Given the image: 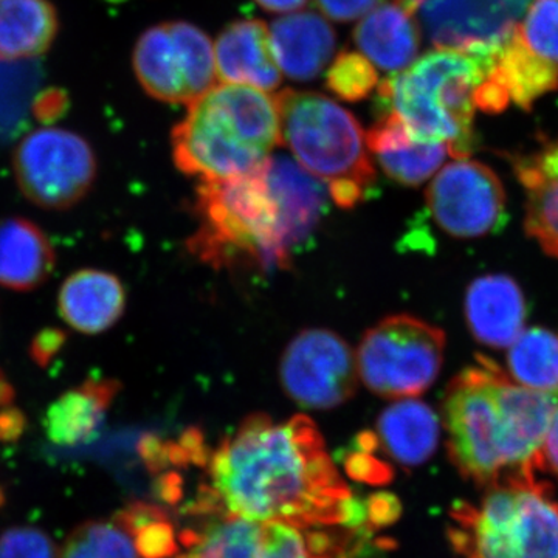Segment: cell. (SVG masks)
I'll return each instance as SVG.
<instances>
[{"label":"cell","mask_w":558,"mask_h":558,"mask_svg":"<svg viewBox=\"0 0 558 558\" xmlns=\"http://www.w3.org/2000/svg\"><path fill=\"white\" fill-rule=\"evenodd\" d=\"M39 84L40 70L32 61L0 60V145L24 132Z\"/></svg>","instance_id":"obj_28"},{"label":"cell","mask_w":558,"mask_h":558,"mask_svg":"<svg viewBox=\"0 0 558 558\" xmlns=\"http://www.w3.org/2000/svg\"><path fill=\"white\" fill-rule=\"evenodd\" d=\"M279 379L303 409L332 410L357 389V360L351 347L328 329L300 332L282 354Z\"/></svg>","instance_id":"obj_12"},{"label":"cell","mask_w":558,"mask_h":558,"mask_svg":"<svg viewBox=\"0 0 558 558\" xmlns=\"http://www.w3.org/2000/svg\"><path fill=\"white\" fill-rule=\"evenodd\" d=\"M517 31L529 50L558 68V0H532Z\"/></svg>","instance_id":"obj_32"},{"label":"cell","mask_w":558,"mask_h":558,"mask_svg":"<svg viewBox=\"0 0 558 558\" xmlns=\"http://www.w3.org/2000/svg\"><path fill=\"white\" fill-rule=\"evenodd\" d=\"M325 199L322 182L284 156H270L242 178L201 180L190 252L216 269H284L317 226Z\"/></svg>","instance_id":"obj_2"},{"label":"cell","mask_w":558,"mask_h":558,"mask_svg":"<svg viewBox=\"0 0 558 558\" xmlns=\"http://www.w3.org/2000/svg\"><path fill=\"white\" fill-rule=\"evenodd\" d=\"M427 205L439 229L462 240L498 233L508 222L501 180L469 157L438 172L429 183Z\"/></svg>","instance_id":"obj_13"},{"label":"cell","mask_w":558,"mask_h":558,"mask_svg":"<svg viewBox=\"0 0 558 558\" xmlns=\"http://www.w3.org/2000/svg\"><path fill=\"white\" fill-rule=\"evenodd\" d=\"M557 89V65L529 50L515 27L508 38L497 44L486 75L476 89V109L501 113L513 102L531 110L535 101Z\"/></svg>","instance_id":"obj_15"},{"label":"cell","mask_w":558,"mask_h":558,"mask_svg":"<svg viewBox=\"0 0 558 558\" xmlns=\"http://www.w3.org/2000/svg\"><path fill=\"white\" fill-rule=\"evenodd\" d=\"M505 371L492 360L458 374L444 398V427L451 462L465 480L492 487L501 481L529 475L520 461L501 379Z\"/></svg>","instance_id":"obj_7"},{"label":"cell","mask_w":558,"mask_h":558,"mask_svg":"<svg viewBox=\"0 0 558 558\" xmlns=\"http://www.w3.org/2000/svg\"><path fill=\"white\" fill-rule=\"evenodd\" d=\"M0 558H58V553L46 532L16 526L0 535Z\"/></svg>","instance_id":"obj_34"},{"label":"cell","mask_w":558,"mask_h":558,"mask_svg":"<svg viewBox=\"0 0 558 558\" xmlns=\"http://www.w3.org/2000/svg\"><path fill=\"white\" fill-rule=\"evenodd\" d=\"M444 352L442 329L413 315H392L363 336L359 376L380 398H417L438 379Z\"/></svg>","instance_id":"obj_8"},{"label":"cell","mask_w":558,"mask_h":558,"mask_svg":"<svg viewBox=\"0 0 558 558\" xmlns=\"http://www.w3.org/2000/svg\"><path fill=\"white\" fill-rule=\"evenodd\" d=\"M270 36L279 69L290 80L317 78L336 53V32L314 11L279 17L271 24Z\"/></svg>","instance_id":"obj_22"},{"label":"cell","mask_w":558,"mask_h":558,"mask_svg":"<svg viewBox=\"0 0 558 558\" xmlns=\"http://www.w3.org/2000/svg\"><path fill=\"white\" fill-rule=\"evenodd\" d=\"M68 106L69 100L64 92L58 89L44 90L36 95L32 113L40 123H53V121L61 119Z\"/></svg>","instance_id":"obj_38"},{"label":"cell","mask_w":558,"mask_h":558,"mask_svg":"<svg viewBox=\"0 0 558 558\" xmlns=\"http://www.w3.org/2000/svg\"><path fill=\"white\" fill-rule=\"evenodd\" d=\"M61 558H140L131 535L113 521H87L70 534Z\"/></svg>","instance_id":"obj_30"},{"label":"cell","mask_w":558,"mask_h":558,"mask_svg":"<svg viewBox=\"0 0 558 558\" xmlns=\"http://www.w3.org/2000/svg\"><path fill=\"white\" fill-rule=\"evenodd\" d=\"M450 520L462 558H558V499L537 475L488 487L480 505L458 502Z\"/></svg>","instance_id":"obj_5"},{"label":"cell","mask_w":558,"mask_h":558,"mask_svg":"<svg viewBox=\"0 0 558 558\" xmlns=\"http://www.w3.org/2000/svg\"><path fill=\"white\" fill-rule=\"evenodd\" d=\"M379 84L373 62L357 51H341L326 73V86L340 100L355 102L368 98Z\"/></svg>","instance_id":"obj_31"},{"label":"cell","mask_w":558,"mask_h":558,"mask_svg":"<svg viewBox=\"0 0 558 558\" xmlns=\"http://www.w3.org/2000/svg\"><path fill=\"white\" fill-rule=\"evenodd\" d=\"M120 389V381L113 379H87L62 392L44 416L47 438L65 449L89 442L100 432Z\"/></svg>","instance_id":"obj_23"},{"label":"cell","mask_w":558,"mask_h":558,"mask_svg":"<svg viewBox=\"0 0 558 558\" xmlns=\"http://www.w3.org/2000/svg\"><path fill=\"white\" fill-rule=\"evenodd\" d=\"M379 449L376 433H360L343 457V465L349 478L369 484V486H384L391 483L395 480V469L377 457Z\"/></svg>","instance_id":"obj_33"},{"label":"cell","mask_w":558,"mask_h":558,"mask_svg":"<svg viewBox=\"0 0 558 558\" xmlns=\"http://www.w3.org/2000/svg\"><path fill=\"white\" fill-rule=\"evenodd\" d=\"M117 523L131 535L140 558H172L179 553L174 523L160 506L134 501L116 513Z\"/></svg>","instance_id":"obj_29"},{"label":"cell","mask_w":558,"mask_h":558,"mask_svg":"<svg viewBox=\"0 0 558 558\" xmlns=\"http://www.w3.org/2000/svg\"><path fill=\"white\" fill-rule=\"evenodd\" d=\"M255 2L269 13L289 14L303 9L310 0H255Z\"/></svg>","instance_id":"obj_41"},{"label":"cell","mask_w":558,"mask_h":558,"mask_svg":"<svg viewBox=\"0 0 558 558\" xmlns=\"http://www.w3.org/2000/svg\"><path fill=\"white\" fill-rule=\"evenodd\" d=\"M326 17L336 22L362 20L379 0H315Z\"/></svg>","instance_id":"obj_37"},{"label":"cell","mask_w":558,"mask_h":558,"mask_svg":"<svg viewBox=\"0 0 558 558\" xmlns=\"http://www.w3.org/2000/svg\"><path fill=\"white\" fill-rule=\"evenodd\" d=\"M509 377L558 403V330L529 328L508 352Z\"/></svg>","instance_id":"obj_27"},{"label":"cell","mask_w":558,"mask_h":558,"mask_svg":"<svg viewBox=\"0 0 558 558\" xmlns=\"http://www.w3.org/2000/svg\"><path fill=\"white\" fill-rule=\"evenodd\" d=\"M277 97L282 143L300 167L328 186L340 208L357 207L376 180L360 121L317 92L286 89Z\"/></svg>","instance_id":"obj_6"},{"label":"cell","mask_w":558,"mask_h":558,"mask_svg":"<svg viewBox=\"0 0 558 558\" xmlns=\"http://www.w3.org/2000/svg\"><path fill=\"white\" fill-rule=\"evenodd\" d=\"M543 472H550L558 476V403L550 416L548 432L542 449Z\"/></svg>","instance_id":"obj_40"},{"label":"cell","mask_w":558,"mask_h":558,"mask_svg":"<svg viewBox=\"0 0 558 558\" xmlns=\"http://www.w3.org/2000/svg\"><path fill=\"white\" fill-rule=\"evenodd\" d=\"M68 343V332L60 328H44L40 329L33 340L31 348H28V355L36 366L39 368H47L51 360L57 357L58 352Z\"/></svg>","instance_id":"obj_36"},{"label":"cell","mask_w":558,"mask_h":558,"mask_svg":"<svg viewBox=\"0 0 558 558\" xmlns=\"http://www.w3.org/2000/svg\"><path fill=\"white\" fill-rule=\"evenodd\" d=\"M512 167L526 191V233L558 259V138L535 153L512 157Z\"/></svg>","instance_id":"obj_21"},{"label":"cell","mask_w":558,"mask_h":558,"mask_svg":"<svg viewBox=\"0 0 558 558\" xmlns=\"http://www.w3.org/2000/svg\"><path fill=\"white\" fill-rule=\"evenodd\" d=\"M216 75L222 83L274 90L281 84L270 28L259 20L227 25L215 44Z\"/></svg>","instance_id":"obj_16"},{"label":"cell","mask_w":558,"mask_h":558,"mask_svg":"<svg viewBox=\"0 0 558 558\" xmlns=\"http://www.w3.org/2000/svg\"><path fill=\"white\" fill-rule=\"evenodd\" d=\"M354 40L374 65L398 73L417 60L422 32L413 11L396 0L379 3L360 20Z\"/></svg>","instance_id":"obj_20"},{"label":"cell","mask_w":558,"mask_h":558,"mask_svg":"<svg viewBox=\"0 0 558 558\" xmlns=\"http://www.w3.org/2000/svg\"><path fill=\"white\" fill-rule=\"evenodd\" d=\"M57 266V253L31 219H0V286L16 292L40 288Z\"/></svg>","instance_id":"obj_24"},{"label":"cell","mask_w":558,"mask_h":558,"mask_svg":"<svg viewBox=\"0 0 558 558\" xmlns=\"http://www.w3.org/2000/svg\"><path fill=\"white\" fill-rule=\"evenodd\" d=\"M58 28L50 0H0V60H35L50 49Z\"/></svg>","instance_id":"obj_26"},{"label":"cell","mask_w":558,"mask_h":558,"mask_svg":"<svg viewBox=\"0 0 558 558\" xmlns=\"http://www.w3.org/2000/svg\"><path fill=\"white\" fill-rule=\"evenodd\" d=\"M352 495L311 417L256 413L211 450L207 480L185 512L333 527L343 526Z\"/></svg>","instance_id":"obj_1"},{"label":"cell","mask_w":558,"mask_h":558,"mask_svg":"<svg viewBox=\"0 0 558 558\" xmlns=\"http://www.w3.org/2000/svg\"><path fill=\"white\" fill-rule=\"evenodd\" d=\"M377 439L402 468H418L435 454L439 444V417L416 398L399 399L377 418Z\"/></svg>","instance_id":"obj_25"},{"label":"cell","mask_w":558,"mask_h":558,"mask_svg":"<svg viewBox=\"0 0 558 558\" xmlns=\"http://www.w3.org/2000/svg\"><path fill=\"white\" fill-rule=\"evenodd\" d=\"M179 534L172 558H348L349 529H303L277 521L209 517Z\"/></svg>","instance_id":"obj_9"},{"label":"cell","mask_w":558,"mask_h":558,"mask_svg":"<svg viewBox=\"0 0 558 558\" xmlns=\"http://www.w3.org/2000/svg\"><path fill=\"white\" fill-rule=\"evenodd\" d=\"M366 527L377 531L391 526L402 515V505L395 494L377 492L365 499Z\"/></svg>","instance_id":"obj_35"},{"label":"cell","mask_w":558,"mask_h":558,"mask_svg":"<svg viewBox=\"0 0 558 558\" xmlns=\"http://www.w3.org/2000/svg\"><path fill=\"white\" fill-rule=\"evenodd\" d=\"M27 428V417L16 407H5L0 409V440L2 442H13L24 435Z\"/></svg>","instance_id":"obj_39"},{"label":"cell","mask_w":558,"mask_h":558,"mask_svg":"<svg viewBox=\"0 0 558 558\" xmlns=\"http://www.w3.org/2000/svg\"><path fill=\"white\" fill-rule=\"evenodd\" d=\"M464 311L472 336L494 349L519 339L527 314L520 286L506 275L475 279L465 293Z\"/></svg>","instance_id":"obj_17"},{"label":"cell","mask_w":558,"mask_h":558,"mask_svg":"<svg viewBox=\"0 0 558 558\" xmlns=\"http://www.w3.org/2000/svg\"><path fill=\"white\" fill-rule=\"evenodd\" d=\"M16 399V391H14L13 384L9 380L2 369H0V409L13 405Z\"/></svg>","instance_id":"obj_42"},{"label":"cell","mask_w":558,"mask_h":558,"mask_svg":"<svg viewBox=\"0 0 558 558\" xmlns=\"http://www.w3.org/2000/svg\"><path fill=\"white\" fill-rule=\"evenodd\" d=\"M413 11L429 40L440 47L495 44L519 24L527 0H396Z\"/></svg>","instance_id":"obj_14"},{"label":"cell","mask_w":558,"mask_h":558,"mask_svg":"<svg viewBox=\"0 0 558 558\" xmlns=\"http://www.w3.org/2000/svg\"><path fill=\"white\" fill-rule=\"evenodd\" d=\"M366 143L385 174L405 186L427 182L450 156L447 145L417 137L392 113L380 116L366 134Z\"/></svg>","instance_id":"obj_18"},{"label":"cell","mask_w":558,"mask_h":558,"mask_svg":"<svg viewBox=\"0 0 558 558\" xmlns=\"http://www.w3.org/2000/svg\"><path fill=\"white\" fill-rule=\"evenodd\" d=\"M135 76L149 97L190 105L216 80L215 46L185 21L154 25L140 36L132 54Z\"/></svg>","instance_id":"obj_11"},{"label":"cell","mask_w":558,"mask_h":558,"mask_svg":"<svg viewBox=\"0 0 558 558\" xmlns=\"http://www.w3.org/2000/svg\"><path fill=\"white\" fill-rule=\"evenodd\" d=\"M13 172L25 199L39 208L64 211L90 193L97 180V156L75 132L40 128L17 143Z\"/></svg>","instance_id":"obj_10"},{"label":"cell","mask_w":558,"mask_h":558,"mask_svg":"<svg viewBox=\"0 0 558 558\" xmlns=\"http://www.w3.org/2000/svg\"><path fill=\"white\" fill-rule=\"evenodd\" d=\"M175 167L191 178L226 180L264 167L282 143L278 97L223 83L191 101L171 134Z\"/></svg>","instance_id":"obj_3"},{"label":"cell","mask_w":558,"mask_h":558,"mask_svg":"<svg viewBox=\"0 0 558 558\" xmlns=\"http://www.w3.org/2000/svg\"><path fill=\"white\" fill-rule=\"evenodd\" d=\"M0 502H2V492H0Z\"/></svg>","instance_id":"obj_43"},{"label":"cell","mask_w":558,"mask_h":558,"mask_svg":"<svg viewBox=\"0 0 558 558\" xmlns=\"http://www.w3.org/2000/svg\"><path fill=\"white\" fill-rule=\"evenodd\" d=\"M126 310L123 282L109 271L83 269L70 275L58 293L61 318L84 336L112 328Z\"/></svg>","instance_id":"obj_19"},{"label":"cell","mask_w":558,"mask_h":558,"mask_svg":"<svg viewBox=\"0 0 558 558\" xmlns=\"http://www.w3.org/2000/svg\"><path fill=\"white\" fill-rule=\"evenodd\" d=\"M497 44L436 46L381 81L377 109L398 117L417 137L444 143L454 159H465L475 145L476 89Z\"/></svg>","instance_id":"obj_4"}]
</instances>
